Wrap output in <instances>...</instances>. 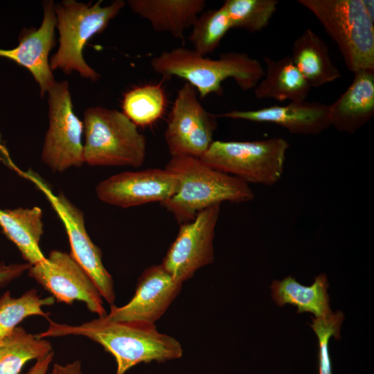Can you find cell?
Instances as JSON below:
<instances>
[{"instance_id": "obj_1", "label": "cell", "mask_w": 374, "mask_h": 374, "mask_svg": "<svg viewBox=\"0 0 374 374\" xmlns=\"http://www.w3.org/2000/svg\"><path fill=\"white\" fill-rule=\"evenodd\" d=\"M48 328L39 338L82 336L101 345L116 362V374H125L140 364L159 363L182 357L183 349L174 337L159 332L155 323L113 321L105 316L80 325L59 323L48 319Z\"/></svg>"}, {"instance_id": "obj_2", "label": "cell", "mask_w": 374, "mask_h": 374, "mask_svg": "<svg viewBox=\"0 0 374 374\" xmlns=\"http://www.w3.org/2000/svg\"><path fill=\"white\" fill-rule=\"evenodd\" d=\"M150 66L164 80L174 76L185 80L200 98L211 93L222 96V82L228 78H233L244 91L254 89L264 75L260 62L247 53L230 51L211 59L184 46L152 57Z\"/></svg>"}, {"instance_id": "obj_3", "label": "cell", "mask_w": 374, "mask_h": 374, "mask_svg": "<svg viewBox=\"0 0 374 374\" xmlns=\"http://www.w3.org/2000/svg\"><path fill=\"white\" fill-rule=\"evenodd\" d=\"M165 168L177 177L179 187L174 195L161 204L179 224L192 221L199 212L214 204L245 203L255 197L249 184L212 168L199 157H171Z\"/></svg>"}, {"instance_id": "obj_4", "label": "cell", "mask_w": 374, "mask_h": 374, "mask_svg": "<svg viewBox=\"0 0 374 374\" xmlns=\"http://www.w3.org/2000/svg\"><path fill=\"white\" fill-rule=\"evenodd\" d=\"M101 2L91 4L64 0L54 3L60 46L49 61L51 70L60 69L66 74L76 71L82 78L98 80L100 75L84 60L83 48L90 38L107 28L126 3L116 0L101 6Z\"/></svg>"}, {"instance_id": "obj_5", "label": "cell", "mask_w": 374, "mask_h": 374, "mask_svg": "<svg viewBox=\"0 0 374 374\" xmlns=\"http://www.w3.org/2000/svg\"><path fill=\"white\" fill-rule=\"evenodd\" d=\"M83 124L84 163L133 168L143 164L146 139L123 112L100 106L89 107Z\"/></svg>"}, {"instance_id": "obj_6", "label": "cell", "mask_w": 374, "mask_h": 374, "mask_svg": "<svg viewBox=\"0 0 374 374\" xmlns=\"http://www.w3.org/2000/svg\"><path fill=\"white\" fill-rule=\"evenodd\" d=\"M336 43L347 69H374V18L363 0H299Z\"/></svg>"}, {"instance_id": "obj_7", "label": "cell", "mask_w": 374, "mask_h": 374, "mask_svg": "<svg viewBox=\"0 0 374 374\" xmlns=\"http://www.w3.org/2000/svg\"><path fill=\"white\" fill-rule=\"evenodd\" d=\"M289 142L281 137L255 141H213L200 159L244 182L273 186L281 179Z\"/></svg>"}, {"instance_id": "obj_8", "label": "cell", "mask_w": 374, "mask_h": 374, "mask_svg": "<svg viewBox=\"0 0 374 374\" xmlns=\"http://www.w3.org/2000/svg\"><path fill=\"white\" fill-rule=\"evenodd\" d=\"M49 125L42 150L43 163L53 172H62L84 163V124L73 109L67 81L55 82L48 91Z\"/></svg>"}, {"instance_id": "obj_9", "label": "cell", "mask_w": 374, "mask_h": 374, "mask_svg": "<svg viewBox=\"0 0 374 374\" xmlns=\"http://www.w3.org/2000/svg\"><path fill=\"white\" fill-rule=\"evenodd\" d=\"M217 118L204 109L196 89L186 82L177 91L164 133L170 156L200 158L213 141Z\"/></svg>"}, {"instance_id": "obj_10", "label": "cell", "mask_w": 374, "mask_h": 374, "mask_svg": "<svg viewBox=\"0 0 374 374\" xmlns=\"http://www.w3.org/2000/svg\"><path fill=\"white\" fill-rule=\"evenodd\" d=\"M25 175L43 192L61 219L68 235L71 255L89 275L103 299L110 305H114V280L104 266L100 249L88 235L82 211L64 194L53 193L46 184L31 172Z\"/></svg>"}, {"instance_id": "obj_11", "label": "cell", "mask_w": 374, "mask_h": 374, "mask_svg": "<svg viewBox=\"0 0 374 374\" xmlns=\"http://www.w3.org/2000/svg\"><path fill=\"white\" fill-rule=\"evenodd\" d=\"M28 272L57 302L82 301L98 317L107 314L93 280L70 253L53 250L44 260L30 265Z\"/></svg>"}, {"instance_id": "obj_12", "label": "cell", "mask_w": 374, "mask_h": 374, "mask_svg": "<svg viewBox=\"0 0 374 374\" xmlns=\"http://www.w3.org/2000/svg\"><path fill=\"white\" fill-rule=\"evenodd\" d=\"M220 205L211 206L192 221L179 224L178 234L161 262L177 282L183 284L198 269L213 262V240Z\"/></svg>"}, {"instance_id": "obj_13", "label": "cell", "mask_w": 374, "mask_h": 374, "mask_svg": "<svg viewBox=\"0 0 374 374\" xmlns=\"http://www.w3.org/2000/svg\"><path fill=\"white\" fill-rule=\"evenodd\" d=\"M177 177L167 169L150 168L114 175L100 181L96 193L104 203L126 208L166 202L177 191Z\"/></svg>"}, {"instance_id": "obj_14", "label": "cell", "mask_w": 374, "mask_h": 374, "mask_svg": "<svg viewBox=\"0 0 374 374\" xmlns=\"http://www.w3.org/2000/svg\"><path fill=\"white\" fill-rule=\"evenodd\" d=\"M181 287L182 283L177 282L161 264L151 265L139 278L131 300L121 307L110 305V312L105 317L113 321L155 323Z\"/></svg>"}, {"instance_id": "obj_15", "label": "cell", "mask_w": 374, "mask_h": 374, "mask_svg": "<svg viewBox=\"0 0 374 374\" xmlns=\"http://www.w3.org/2000/svg\"><path fill=\"white\" fill-rule=\"evenodd\" d=\"M42 5L44 17L40 26L22 30L19 44L14 48H0V57L13 60L31 73L39 86L42 97L56 82L50 67L48 55L55 44L57 22L53 1H44Z\"/></svg>"}, {"instance_id": "obj_16", "label": "cell", "mask_w": 374, "mask_h": 374, "mask_svg": "<svg viewBox=\"0 0 374 374\" xmlns=\"http://www.w3.org/2000/svg\"><path fill=\"white\" fill-rule=\"evenodd\" d=\"M217 118L270 123L291 134H318L330 126L329 105L317 101H292L287 105H274L255 110H232L215 114Z\"/></svg>"}, {"instance_id": "obj_17", "label": "cell", "mask_w": 374, "mask_h": 374, "mask_svg": "<svg viewBox=\"0 0 374 374\" xmlns=\"http://www.w3.org/2000/svg\"><path fill=\"white\" fill-rule=\"evenodd\" d=\"M374 115V69L354 73L347 89L329 105L330 126L339 132L353 134Z\"/></svg>"}, {"instance_id": "obj_18", "label": "cell", "mask_w": 374, "mask_h": 374, "mask_svg": "<svg viewBox=\"0 0 374 374\" xmlns=\"http://www.w3.org/2000/svg\"><path fill=\"white\" fill-rule=\"evenodd\" d=\"M130 9L147 19L156 32H167L184 42L186 29L192 26L206 5L205 0H129Z\"/></svg>"}, {"instance_id": "obj_19", "label": "cell", "mask_w": 374, "mask_h": 374, "mask_svg": "<svg viewBox=\"0 0 374 374\" xmlns=\"http://www.w3.org/2000/svg\"><path fill=\"white\" fill-rule=\"evenodd\" d=\"M0 227L30 265L46 258L39 247L44 233L43 213L39 207L0 209Z\"/></svg>"}, {"instance_id": "obj_20", "label": "cell", "mask_w": 374, "mask_h": 374, "mask_svg": "<svg viewBox=\"0 0 374 374\" xmlns=\"http://www.w3.org/2000/svg\"><path fill=\"white\" fill-rule=\"evenodd\" d=\"M290 57L311 87H321L341 76L331 60L328 45L310 28L294 40Z\"/></svg>"}, {"instance_id": "obj_21", "label": "cell", "mask_w": 374, "mask_h": 374, "mask_svg": "<svg viewBox=\"0 0 374 374\" xmlns=\"http://www.w3.org/2000/svg\"><path fill=\"white\" fill-rule=\"evenodd\" d=\"M264 75L254 88L258 99L280 102L306 100L311 87L293 63L290 55L278 60L264 57Z\"/></svg>"}, {"instance_id": "obj_22", "label": "cell", "mask_w": 374, "mask_h": 374, "mask_svg": "<svg viewBox=\"0 0 374 374\" xmlns=\"http://www.w3.org/2000/svg\"><path fill=\"white\" fill-rule=\"evenodd\" d=\"M328 282L325 274L314 277L310 286L300 284L292 276L282 280H274L271 285V297L278 306L285 304L295 305L297 313L311 312L316 318L326 319L332 312L328 294Z\"/></svg>"}, {"instance_id": "obj_23", "label": "cell", "mask_w": 374, "mask_h": 374, "mask_svg": "<svg viewBox=\"0 0 374 374\" xmlns=\"http://www.w3.org/2000/svg\"><path fill=\"white\" fill-rule=\"evenodd\" d=\"M52 351L49 341L17 326L0 339V374H19L27 362L42 358Z\"/></svg>"}, {"instance_id": "obj_24", "label": "cell", "mask_w": 374, "mask_h": 374, "mask_svg": "<svg viewBox=\"0 0 374 374\" xmlns=\"http://www.w3.org/2000/svg\"><path fill=\"white\" fill-rule=\"evenodd\" d=\"M52 296L42 298L35 289H31L19 297H12L10 291L0 296V339L10 334L26 318L39 316L49 319L45 306L55 303Z\"/></svg>"}, {"instance_id": "obj_25", "label": "cell", "mask_w": 374, "mask_h": 374, "mask_svg": "<svg viewBox=\"0 0 374 374\" xmlns=\"http://www.w3.org/2000/svg\"><path fill=\"white\" fill-rule=\"evenodd\" d=\"M166 96L160 84L136 87L123 97V114L137 127L152 125L163 115Z\"/></svg>"}, {"instance_id": "obj_26", "label": "cell", "mask_w": 374, "mask_h": 374, "mask_svg": "<svg viewBox=\"0 0 374 374\" xmlns=\"http://www.w3.org/2000/svg\"><path fill=\"white\" fill-rule=\"evenodd\" d=\"M189 39L193 51L206 56L215 51L229 29L231 24L222 5L217 9L203 11L192 26Z\"/></svg>"}, {"instance_id": "obj_27", "label": "cell", "mask_w": 374, "mask_h": 374, "mask_svg": "<svg viewBox=\"0 0 374 374\" xmlns=\"http://www.w3.org/2000/svg\"><path fill=\"white\" fill-rule=\"evenodd\" d=\"M278 4L276 0H226L222 6L230 19L231 28L256 33L269 24Z\"/></svg>"}, {"instance_id": "obj_28", "label": "cell", "mask_w": 374, "mask_h": 374, "mask_svg": "<svg viewBox=\"0 0 374 374\" xmlns=\"http://www.w3.org/2000/svg\"><path fill=\"white\" fill-rule=\"evenodd\" d=\"M310 327L319 340V374H332L329 350V341L333 337L340 339V329L344 315L340 310L332 313L326 319L312 318Z\"/></svg>"}, {"instance_id": "obj_29", "label": "cell", "mask_w": 374, "mask_h": 374, "mask_svg": "<svg viewBox=\"0 0 374 374\" xmlns=\"http://www.w3.org/2000/svg\"><path fill=\"white\" fill-rule=\"evenodd\" d=\"M30 265L27 263L6 264L0 263V287H3L20 277Z\"/></svg>"}, {"instance_id": "obj_30", "label": "cell", "mask_w": 374, "mask_h": 374, "mask_svg": "<svg viewBox=\"0 0 374 374\" xmlns=\"http://www.w3.org/2000/svg\"><path fill=\"white\" fill-rule=\"evenodd\" d=\"M47 374H84L81 361L76 359L66 364H54Z\"/></svg>"}, {"instance_id": "obj_31", "label": "cell", "mask_w": 374, "mask_h": 374, "mask_svg": "<svg viewBox=\"0 0 374 374\" xmlns=\"http://www.w3.org/2000/svg\"><path fill=\"white\" fill-rule=\"evenodd\" d=\"M53 357L54 353L52 351L46 356L36 360L35 364L25 374H47Z\"/></svg>"}]
</instances>
